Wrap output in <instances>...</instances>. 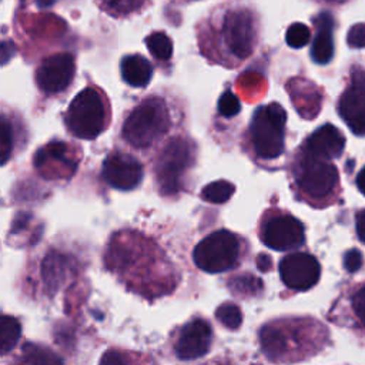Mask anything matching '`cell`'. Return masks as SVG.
Wrapping results in <instances>:
<instances>
[{
    "mask_svg": "<svg viewBox=\"0 0 365 365\" xmlns=\"http://www.w3.org/2000/svg\"><path fill=\"white\" fill-rule=\"evenodd\" d=\"M197 29L202 50L218 54L220 61L234 66L254 53L259 19L250 4L225 1L214 7Z\"/></svg>",
    "mask_w": 365,
    "mask_h": 365,
    "instance_id": "cell-1",
    "label": "cell"
},
{
    "mask_svg": "<svg viewBox=\"0 0 365 365\" xmlns=\"http://www.w3.org/2000/svg\"><path fill=\"white\" fill-rule=\"evenodd\" d=\"M68 131L83 140H93L101 134L110 121V110L104 93L94 86L83 88L64 113Z\"/></svg>",
    "mask_w": 365,
    "mask_h": 365,
    "instance_id": "cell-2",
    "label": "cell"
},
{
    "mask_svg": "<svg viewBox=\"0 0 365 365\" xmlns=\"http://www.w3.org/2000/svg\"><path fill=\"white\" fill-rule=\"evenodd\" d=\"M170 128V114L164 100L150 97L127 115L121 135L134 148H148Z\"/></svg>",
    "mask_w": 365,
    "mask_h": 365,
    "instance_id": "cell-3",
    "label": "cell"
},
{
    "mask_svg": "<svg viewBox=\"0 0 365 365\" xmlns=\"http://www.w3.org/2000/svg\"><path fill=\"white\" fill-rule=\"evenodd\" d=\"M287 113L278 103L255 110L250 123V138L255 154L262 160H275L285 147Z\"/></svg>",
    "mask_w": 365,
    "mask_h": 365,
    "instance_id": "cell-4",
    "label": "cell"
},
{
    "mask_svg": "<svg viewBox=\"0 0 365 365\" xmlns=\"http://www.w3.org/2000/svg\"><path fill=\"white\" fill-rule=\"evenodd\" d=\"M194 161L195 148L190 140L177 135L164 145L154 165L155 180L163 195L180 191L184 174L192 167Z\"/></svg>",
    "mask_w": 365,
    "mask_h": 365,
    "instance_id": "cell-5",
    "label": "cell"
},
{
    "mask_svg": "<svg viewBox=\"0 0 365 365\" xmlns=\"http://www.w3.org/2000/svg\"><path fill=\"white\" fill-rule=\"evenodd\" d=\"M241 252V238L228 230H218L195 245L192 259L200 269L218 274L234 268Z\"/></svg>",
    "mask_w": 365,
    "mask_h": 365,
    "instance_id": "cell-6",
    "label": "cell"
},
{
    "mask_svg": "<svg viewBox=\"0 0 365 365\" xmlns=\"http://www.w3.org/2000/svg\"><path fill=\"white\" fill-rule=\"evenodd\" d=\"M298 190L312 200H322L338 185V170L327 160L302 155L295 168Z\"/></svg>",
    "mask_w": 365,
    "mask_h": 365,
    "instance_id": "cell-7",
    "label": "cell"
},
{
    "mask_svg": "<svg viewBox=\"0 0 365 365\" xmlns=\"http://www.w3.org/2000/svg\"><path fill=\"white\" fill-rule=\"evenodd\" d=\"M261 241L271 250L289 251L301 247L305 241L302 222L291 214L274 212L265 215L259 228Z\"/></svg>",
    "mask_w": 365,
    "mask_h": 365,
    "instance_id": "cell-8",
    "label": "cell"
},
{
    "mask_svg": "<svg viewBox=\"0 0 365 365\" xmlns=\"http://www.w3.org/2000/svg\"><path fill=\"white\" fill-rule=\"evenodd\" d=\"M76 74V60L71 53L63 51L46 57L36 70L37 87L48 96L64 91Z\"/></svg>",
    "mask_w": 365,
    "mask_h": 365,
    "instance_id": "cell-9",
    "label": "cell"
},
{
    "mask_svg": "<svg viewBox=\"0 0 365 365\" xmlns=\"http://www.w3.org/2000/svg\"><path fill=\"white\" fill-rule=\"evenodd\" d=\"M279 277L282 282L295 291L312 288L321 275L318 259L307 252H291L279 261Z\"/></svg>",
    "mask_w": 365,
    "mask_h": 365,
    "instance_id": "cell-10",
    "label": "cell"
},
{
    "mask_svg": "<svg viewBox=\"0 0 365 365\" xmlns=\"http://www.w3.org/2000/svg\"><path fill=\"white\" fill-rule=\"evenodd\" d=\"M103 178L115 190L130 191L141 182L143 165L130 154L113 151L103 163Z\"/></svg>",
    "mask_w": 365,
    "mask_h": 365,
    "instance_id": "cell-11",
    "label": "cell"
},
{
    "mask_svg": "<svg viewBox=\"0 0 365 365\" xmlns=\"http://www.w3.org/2000/svg\"><path fill=\"white\" fill-rule=\"evenodd\" d=\"M212 341V328L208 321L195 318L187 322L175 341L174 352L181 361H192L208 354Z\"/></svg>",
    "mask_w": 365,
    "mask_h": 365,
    "instance_id": "cell-12",
    "label": "cell"
},
{
    "mask_svg": "<svg viewBox=\"0 0 365 365\" xmlns=\"http://www.w3.org/2000/svg\"><path fill=\"white\" fill-rule=\"evenodd\" d=\"M56 164L60 178H70L78 164L70 154V145L63 141H51L43 145L34 155V167L46 178H53Z\"/></svg>",
    "mask_w": 365,
    "mask_h": 365,
    "instance_id": "cell-13",
    "label": "cell"
},
{
    "mask_svg": "<svg viewBox=\"0 0 365 365\" xmlns=\"http://www.w3.org/2000/svg\"><path fill=\"white\" fill-rule=\"evenodd\" d=\"M338 111L355 134H365V76L358 74L352 80L339 98Z\"/></svg>",
    "mask_w": 365,
    "mask_h": 365,
    "instance_id": "cell-14",
    "label": "cell"
},
{
    "mask_svg": "<svg viewBox=\"0 0 365 365\" xmlns=\"http://www.w3.org/2000/svg\"><path fill=\"white\" fill-rule=\"evenodd\" d=\"M345 147L344 134L332 124H324L317 128L301 147L302 155L318 158V160H332L342 154Z\"/></svg>",
    "mask_w": 365,
    "mask_h": 365,
    "instance_id": "cell-15",
    "label": "cell"
},
{
    "mask_svg": "<svg viewBox=\"0 0 365 365\" xmlns=\"http://www.w3.org/2000/svg\"><path fill=\"white\" fill-rule=\"evenodd\" d=\"M314 21L317 24V34L311 46V58L317 64H327L334 57V20L329 13L322 11Z\"/></svg>",
    "mask_w": 365,
    "mask_h": 365,
    "instance_id": "cell-16",
    "label": "cell"
},
{
    "mask_svg": "<svg viewBox=\"0 0 365 365\" xmlns=\"http://www.w3.org/2000/svg\"><path fill=\"white\" fill-rule=\"evenodd\" d=\"M120 71L123 80L131 87H145L153 77V66L141 54L124 56L120 63Z\"/></svg>",
    "mask_w": 365,
    "mask_h": 365,
    "instance_id": "cell-17",
    "label": "cell"
},
{
    "mask_svg": "<svg viewBox=\"0 0 365 365\" xmlns=\"http://www.w3.org/2000/svg\"><path fill=\"white\" fill-rule=\"evenodd\" d=\"M151 0H96L98 7L113 17H127L140 13Z\"/></svg>",
    "mask_w": 365,
    "mask_h": 365,
    "instance_id": "cell-18",
    "label": "cell"
},
{
    "mask_svg": "<svg viewBox=\"0 0 365 365\" xmlns=\"http://www.w3.org/2000/svg\"><path fill=\"white\" fill-rule=\"evenodd\" d=\"M21 335L20 322L10 315H1L0 318V354L6 355L19 342Z\"/></svg>",
    "mask_w": 365,
    "mask_h": 365,
    "instance_id": "cell-19",
    "label": "cell"
},
{
    "mask_svg": "<svg viewBox=\"0 0 365 365\" xmlns=\"http://www.w3.org/2000/svg\"><path fill=\"white\" fill-rule=\"evenodd\" d=\"M145 46L157 60L167 61L173 56V41L164 31H153L145 37Z\"/></svg>",
    "mask_w": 365,
    "mask_h": 365,
    "instance_id": "cell-20",
    "label": "cell"
},
{
    "mask_svg": "<svg viewBox=\"0 0 365 365\" xmlns=\"http://www.w3.org/2000/svg\"><path fill=\"white\" fill-rule=\"evenodd\" d=\"M235 191V185L225 180H218L207 184L201 190V198L211 204H222L228 201Z\"/></svg>",
    "mask_w": 365,
    "mask_h": 365,
    "instance_id": "cell-21",
    "label": "cell"
},
{
    "mask_svg": "<svg viewBox=\"0 0 365 365\" xmlns=\"http://www.w3.org/2000/svg\"><path fill=\"white\" fill-rule=\"evenodd\" d=\"M215 318L228 329H237L242 324V312L234 302H224L215 311Z\"/></svg>",
    "mask_w": 365,
    "mask_h": 365,
    "instance_id": "cell-22",
    "label": "cell"
},
{
    "mask_svg": "<svg viewBox=\"0 0 365 365\" xmlns=\"http://www.w3.org/2000/svg\"><path fill=\"white\" fill-rule=\"evenodd\" d=\"M228 285L234 294L241 295H255L262 288V282L257 277L250 275L248 272H245L244 275L234 277L228 282Z\"/></svg>",
    "mask_w": 365,
    "mask_h": 365,
    "instance_id": "cell-23",
    "label": "cell"
},
{
    "mask_svg": "<svg viewBox=\"0 0 365 365\" xmlns=\"http://www.w3.org/2000/svg\"><path fill=\"white\" fill-rule=\"evenodd\" d=\"M311 38L309 29L302 23H292L285 31V41L292 48H302Z\"/></svg>",
    "mask_w": 365,
    "mask_h": 365,
    "instance_id": "cell-24",
    "label": "cell"
},
{
    "mask_svg": "<svg viewBox=\"0 0 365 365\" xmlns=\"http://www.w3.org/2000/svg\"><path fill=\"white\" fill-rule=\"evenodd\" d=\"M0 150H1V164H6L13 153L14 147V131L11 121L3 115L1 117V134H0Z\"/></svg>",
    "mask_w": 365,
    "mask_h": 365,
    "instance_id": "cell-25",
    "label": "cell"
},
{
    "mask_svg": "<svg viewBox=\"0 0 365 365\" xmlns=\"http://www.w3.org/2000/svg\"><path fill=\"white\" fill-rule=\"evenodd\" d=\"M241 110V103L238 100V97L230 91V90H225L220 98H218V113L220 115L225 117V118H231V117H235Z\"/></svg>",
    "mask_w": 365,
    "mask_h": 365,
    "instance_id": "cell-26",
    "label": "cell"
},
{
    "mask_svg": "<svg viewBox=\"0 0 365 365\" xmlns=\"http://www.w3.org/2000/svg\"><path fill=\"white\" fill-rule=\"evenodd\" d=\"M346 43L352 48H364L365 47V23L354 24L348 34H346Z\"/></svg>",
    "mask_w": 365,
    "mask_h": 365,
    "instance_id": "cell-27",
    "label": "cell"
},
{
    "mask_svg": "<svg viewBox=\"0 0 365 365\" xmlns=\"http://www.w3.org/2000/svg\"><path fill=\"white\" fill-rule=\"evenodd\" d=\"M361 265H362V254L358 250L352 248L348 252H345V255H344V267H345L346 271L355 272L356 269L361 268Z\"/></svg>",
    "mask_w": 365,
    "mask_h": 365,
    "instance_id": "cell-28",
    "label": "cell"
},
{
    "mask_svg": "<svg viewBox=\"0 0 365 365\" xmlns=\"http://www.w3.org/2000/svg\"><path fill=\"white\" fill-rule=\"evenodd\" d=\"M352 308L361 324L365 327V287H362L352 298Z\"/></svg>",
    "mask_w": 365,
    "mask_h": 365,
    "instance_id": "cell-29",
    "label": "cell"
},
{
    "mask_svg": "<svg viewBox=\"0 0 365 365\" xmlns=\"http://www.w3.org/2000/svg\"><path fill=\"white\" fill-rule=\"evenodd\" d=\"M356 234L359 237L361 241L365 242V210H362L361 212L356 214Z\"/></svg>",
    "mask_w": 365,
    "mask_h": 365,
    "instance_id": "cell-30",
    "label": "cell"
},
{
    "mask_svg": "<svg viewBox=\"0 0 365 365\" xmlns=\"http://www.w3.org/2000/svg\"><path fill=\"white\" fill-rule=\"evenodd\" d=\"M356 187L358 190L365 195V167L359 171V174L356 175Z\"/></svg>",
    "mask_w": 365,
    "mask_h": 365,
    "instance_id": "cell-31",
    "label": "cell"
},
{
    "mask_svg": "<svg viewBox=\"0 0 365 365\" xmlns=\"http://www.w3.org/2000/svg\"><path fill=\"white\" fill-rule=\"evenodd\" d=\"M34 1H36V4H37L38 7H48V6L54 4L56 0H34Z\"/></svg>",
    "mask_w": 365,
    "mask_h": 365,
    "instance_id": "cell-32",
    "label": "cell"
},
{
    "mask_svg": "<svg viewBox=\"0 0 365 365\" xmlns=\"http://www.w3.org/2000/svg\"><path fill=\"white\" fill-rule=\"evenodd\" d=\"M331 1H344V0H331Z\"/></svg>",
    "mask_w": 365,
    "mask_h": 365,
    "instance_id": "cell-33",
    "label": "cell"
}]
</instances>
